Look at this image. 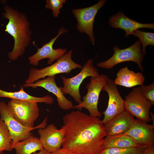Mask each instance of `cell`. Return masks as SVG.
<instances>
[{
  "label": "cell",
  "instance_id": "cell-1",
  "mask_svg": "<svg viewBox=\"0 0 154 154\" xmlns=\"http://www.w3.org/2000/svg\"><path fill=\"white\" fill-rule=\"evenodd\" d=\"M62 120V148L73 154H99L106 136L102 120L78 110L67 114Z\"/></svg>",
  "mask_w": 154,
  "mask_h": 154
},
{
  "label": "cell",
  "instance_id": "cell-2",
  "mask_svg": "<svg viewBox=\"0 0 154 154\" xmlns=\"http://www.w3.org/2000/svg\"><path fill=\"white\" fill-rule=\"evenodd\" d=\"M3 17L8 20L5 31L11 35L14 40L12 50L8 54L9 58L14 61L21 56L32 40V33L30 23L26 15L9 5L3 7Z\"/></svg>",
  "mask_w": 154,
  "mask_h": 154
},
{
  "label": "cell",
  "instance_id": "cell-3",
  "mask_svg": "<svg viewBox=\"0 0 154 154\" xmlns=\"http://www.w3.org/2000/svg\"><path fill=\"white\" fill-rule=\"evenodd\" d=\"M72 50H69L54 63L42 69L31 68L25 84L33 83L39 79H44L47 76H55L61 73L68 74L73 69L82 68V66L80 64L75 62L72 60Z\"/></svg>",
  "mask_w": 154,
  "mask_h": 154
},
{
  "label": "cell",
  "instance_id": "cell-4",
  "mask_svg": "<svg viewBox=\"0 0 154 154\" xmlns=\"http://www.w3.org/2000/svg\"><path fill=\"white\" fill-rule=\"evenodd\" d=\"M113 50L114 53L108 60L96 64L99 67L111 69L116 65L127 61H132L136 63L139 69L143 71L142 66L144 55L142 52L141 44L139 40L130 46L125 48L120 49L117 46L114 45Z\"/></svg>",
  "mask_w": 154,
  "mask_h": 154
},
{
  "label": "cell",
  "instance_id": "cell-5",
  "mask_svg": "<svg viewBox=\"0 0 154 154\" xmlns=\"http://www.w3.org/2000/svg\"><path fill=\"white\" fill-rule=\"evenodd\" d=\"M109 79L107 76L103 74H99L95 77H91L90 82L86 87L87 92L83 97V100L78 105L73 106L72 109L80 111L84 108L88 111L90 115L100 117L102 114L98 107L99 95Z\"/></svg>",
  "mask_w": 154,
  "mask_h": 154
},
{
  "label": "cell",
  "instance_id": "cell-6",
  "mask_svg": "<svg viewBox=\"0 0 154 154\" xmlns=\"http://www.w3.org/2000/svg\"><path fill=\"white\" fill-rule=\"evenodd\" d=\"M99 75L98 70L94 66L93 60L90 59L82 67L80 72L75 76L66 78L62 76L63 86L59 88L64 95L69 94L79 104L82 102L79 88L83 81L88 77H95Z\"/></svg>",
  "mask_w": 154,
  "mask_h": 154
},
{
  "label": "cell",
  "instance_id": "cell-7",
  "mask_svg": "<svg viewBox=\"0 0 154 154\" xmlns=\"http://www.w3.org/2000/svg\"><path fill=\"white\" fill-rule=\"evenodd\" d=\"M7 106L13 117L20 123L28 128L34 127V122L39 116L37 103L11 99Z\"/></svg>",
  "mask_w": 154,
  "mask_h": 154
},
{
  "label": "cell",
  "instance_id": "cell-8",
  "mask_svg": "<svg viewBox=\"0 0 154 154\" xmlns=\"http://www.w3.org/2000/svg\"><path fill=\"white\" fill-rule=\"evenodd\" d=\"M125 110L134 117L146 123L151 121V103L143 95L140 86L134 88L125 97Z\"/></svg>",
  "mask_w": 154,
  "mask_h": 154
},
{
  "label": "cell",
  "instance_id": "cell-9",
  "mask_svg": "<svg viewBox=\"0 0 154 154\" xmlns=\"http://www.w3.org/2000/svg\"><path fill=\"white\" fill-rule=\"evenodd\" d=\"M107 1L100 0L97 3L88 7L72 9L77 21V29L80 33L87 34L94 45L95 40L93 32L95 18L99 10L104 5Z\"/></svg>",
  "mask_w": 154,
  "mask_h": 154
},
{
  "label": "cell",
  "instance_id": "cell-10",
  "mask_svg": "<svg viewBox=\"0 0 154 154\" xmlns=\"http://www.w3.org/2000/svg\"><path fill=\"white\" fill-rule=\"evenodd\" d=\"M0 116L10 133L13 147L16 143L24 140L30 135L34 129L44 128L47 124V118H46L42 123L35 127L29 128L25 127L14 118L4 101L0 102Z\"/></svg>",
  "mask_w": 154,
  "mask_h": 154
},
{
  "label": "cell",
  "instance_id": "cell-11",
  "mask_svg": "<svg viewBox=\"0 0 154 154\" xmlns=\"http://www.w3.org/2000/svg\"><path fill=\"white\" fill-rule=\"evenodd\" d=\"M102 91L108 93L109 99L106 110L102 113L104 117L102 120L104 124L125 110V100L121 97L114 81L109 79Z\"/></svg>",
  "mask_w": 154,
  "mask_h": 154
},
{
  "label": "cell",
  "instance_id": "cell-12",
  "mask_svg": "<svg viewBox=\"0 0 154 154\" xmlns=\"http://www.w3.org/2000/svg\"><path fill=\"white\" fill-rule=\"evenodd\" d=\"M68 31V30L62 27L55 37L52 38L48 42L44 44L41 48H37V52L28 57L30 64L33 66H37L40 60L48 58L47 64H51L54 60H57L66 53L67 51L66 48H60L55 49L53 48V46L56 40L61 35Z\"/></svg>",
  "mask_w": 154,
  "mask_h": 154
},
{
  "label": "cell",
  "instance_id": "cell-13",
  "mask_svg": "<svg viewBox=\"0 0 154 154\" xmlns=\"http://www.w3.org/2000/svg\"><path fill=\"white\" fill-rule=\"evenodd\" d=\"M39 139L43 148L49 153L60 149L63 142L64 133L62 128L58 129L53 124L38 130Z\"/></svg>",
  "mask_w": 154,
  "mask_h": 154
},
{
  "label": "cell",
  "instance_id": "cell-14",
  "mask_svg": "<svg viewBox=\"0 0 154 154\" xmlns=\"http://www.w3.org/2000/svg\"><path fill=\"white\" fill-rule=\"evenodd\" d=\"M154 125L137 119L133 120L129 130L124 134L141 145L154 144Z\"/></svg>",
  "mask_w": 154,
  "mask_h": 154
},
{
  "label": "cell",
  "instance_id": "cell-15",
  "mask_svg": "<svg viewBox=\"0 0 154 154\" xmlns=\"http://www.w3.org/2000/svg\"><path fill=\"white\" fill-rule=\"evenodd\" d=\"M55 78V76H48L46 78L38 80L33 83L24 84L23 87H31L34 89L38 87L44 88L56 96L58 105L60 108L65 110L72 109L74 106L72 102L67 99L62 94L60 88L56 83Z\"/></svg>",
  "mask_w": 154,
  "mask_h": 154
},
{
  "label": "cell",
  "instance_id": "cell-16",
  "mask_svg": "<svg viewBox=\"0 0 154 154\" xmlns=\"http://www.w3.org/2000/svg\"><path fill=\"white\" fill-rule=\"evenodd\" d=\"M108 23L111 27L124 30L125 36L127 37L132 35L136 30L141 28L154 29V23H142L127 17L122 11H120L110 17Z\"/></svg>",
  "mask_w": 154,
  "mask_h": 154
},
{
  "label": "cell",
  "instance_id": "cell-17",
  "mask_svg": "<svg viewBox=\"0 0 154 154\" xmlns=\"http://www.w3.org/2000/svg\"><path fill=\"white\" fill-rule=\"evenodd\" d=\"M134 119L129 112L123 111L104 124L106 136L124 134L129 129Z\"/></svg>",
  "mask_w": 154,
  "mask_h": 154
},
{
  "label": "cell",
  "instance_id": "cell-18",
  "mask_svg": "<svg viewBox=\"0 0 154 154\" xmlns=\"http://www.w3.org/2000/svg\"><path fill=\"white\" fill-rule=\"evenodd\" d=\"M145 79L141 73L135 72L126 66L119 69L114 81L116 85L131 88L137 86H143Z\"/></svg>",
  "mask_w": 154,
  "mask_h": 154
},
{
  "label": "cell",
  "instance_id": "cell-19",
  "mask_svg": "<svg viewBox=\"0 0 154 154\" xmlns=\"http://www.w3.org/2000/svg\"><path fill=\"white\" fill-rule=\"evenodd\" d=\"M0 97L29 101L37 103H43L49 105L52 104L54 102L53 98L48 95L40 97L29 94L24 91L23 86L21 87L19 91L14 92H7L0 89Z\"/></svg>",
  "mask_w": 154,
  "mask_h": 154
},
{
  "label": "cell",
  "instance_id": "cell-20",
  "mask_svg": "<svg viewBox=\"0 0 154 154\" xmlns=\"http://www.w3.org/2000/svg\"><path fill=\"white\" fill-rule=\"evenodd\" d=\"M43 148L39 139L32 133L24 140L16 143L13 147L16 154H32Z\"/></svg>",
  "mask_w": 154,
  "mask_h": 154
},
{
  "label": "cell",
  "instance_id": "cell-21",
  "mask_svg": "<svg viewBox=\"0 0 154 154\" xmlns=\"http://www.w3.org/2000/svg\"><path fill=\"white\" fill-rule=\"evenodd\" d=\"M142 146L143 145L138 144L129 136L123 134L106 136L104 139L102 147L103 149L110 147L130 148Z\"/></svg>",
  "mask_w": 154,
  "mask_h": 154
},
{
  "label": "cell",
  "instance_id": "cell-22",
  "mask_svg": "<svg viewBox=\"0 0 154 154\" xmlns=\"http://www.w3.org/2000/svg\"><path fill=\"white\" fill-rule=\"evenodd\" d=\"M13 144L11 135L5 122L0 119V153L4 151H11Z\"/></svg>",
  "mask_w": 154,
  "mask_h": 154
},
{
  "label": "cell",
  "instance_id": "cell-23",
  "mask_svg": "<svg viewBox=\"0 0 154 154\" xmlns=\"http://www.w3.org/2000/svg\"><path fill=\"white\" fill-rule=\"evenodd\" d=\"M148 145L126 148L110 147L104 148L98 154H142Z\"/></svg>",
  "mask_w": 154,
  "mask_h": 154
},
{
  "label": "cell",
  "instance_id": "cell-24",
  "mask_svg": "<svg viewBox=\"0 0 154 154\" xmlns=\"http://www.w3.org/2000/svg\"><path fill=\"white\" fill-rule=\"evenodd\" d=\"M138 37L142 45V50L143 54H147L146 48L148 45L154 46V33L141 31L139 29L135 30L132 34Z\"/></svg>",
  "mask_w": 154,
  "mask_h": 154
},
{
  "label": "cell",
  "instance_id": "cell-25",
  "mask_svg": "<svg viewBox=\"0 0 154 154\" xmlns=\"http://www.w3.org/2000/svg\"><path fill=\"white\" fill-rule=\"evenodd\" d=\"M66 0H46V8L48 9L51 10L53 16L57 17L60 13V10L63 7V5Z\"/></svg>",
  "mask_w": 154,
  "mask_h": 154
},
{
  "label": "cell",
  "instance_id": "cell-26",
  "mask_svg": "<svg viewBox=\"0 0 154 154\" xmlns=\"http://www.w3.org/2000/svg\"><path fill=\"white\" fill-rule=\"evenodd\" d=\"M141 93L144 97L149 101L152 105H154V83L148 86H140Z\"/></svg>",
  "mask_w": 154,
  "mask_h": 154
},
{
  "label": "cell",
  "instance_id": "cell-27",
  "mask_svg": "<svg viewBox=\"0 0 154 154\" xmlns=\"http://www.w3.org/2000/svg\"><path fill=\"white\" fill-rule=\"evenodd\" d=\"M142 154H154V144L148 145Z\"/></svg>",
  "mask_w": 154,
  "mask_h": 154
},
{
  "label": "cell",
  "instance_id": "cell-28",
  "mask_svg": "<svg viewBox=\"0 0 154 154\" xmlns=\"http://www.w3.org/2000/svg\"><path fill=\"white\" fill-rule=\"evenodd\" d=\"M50 154H73L67 150L62 148L54 152L50 153Z\"/></svg>",
  "mask_w": 154,
  "mask_h": 154
},
{
  "label": "cell",
  "instance_id": "cell-29",
  "mask_svg": "<svg viewBox=\"0 0 154 154\" xmlns=\"http://www.w3.org/2000/svg\"><path fill=\"white\" fill-rule=\"evenodd\" d=\"M49 153L46 151L43 148L42 149L39 151L38 152H35L32 154H50Z\"/></svg>",
  "mask_w": 154,
  "mask_h": 154
},
{
  "label": "cell",
  "instance_id": "cell-30",
  "mask_svg": "<svg viewBox=\"0 0 154 154\" xmlns=\"http://www.w3.org/2000/svg\"><path fill=\"white\" fill-rule=\"evenodd\" d=\"M150 117L151 118V120L153 122L152 125H154V115L151 112H150Z\"/></svg>",
  "mask_w": 154,
  "mask_h": 154
},
{
  "label": "cell",
  "instance_id": "cell-31",
  "mask_svg": "<svg viewBox=\"0 0 154 154\" xmlns=\"http://www.w3.org/2000/svg\"><path fill=\"white\" fill-rule=\"evenodd\" d=\"M0 154H4L3 153H0Z\"/></svg>",
  "mask_w": 154,
  "mask_h": 154
},
{
  "label": "cell",
  "instance_id": "cell-32",
  "mask_svg": "<svg viewBox=\"0 0 154 154\" xmlns=\"http://www.w3.org/2000/svg\"></svg>",
  "mask_w": 154,
  "mask_h": 154
}]
</instances>
